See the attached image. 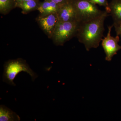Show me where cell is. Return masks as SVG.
I'll list each match as a JSON object with an SVG mask.
<instances>
[{"label": "cell", "instance_id": "6da1fadb", "mask_svg": "<svg viewBox=\"0 0 121 121\" xmlns=\"http://www.w3.org/2000/svg\"><path fill=\"white\" fill-rule=\"evenodd\" d=\"M108 14L106 11H103L98 16L79 23L76 34L77 37L79 41L84 44L88 51L99 46L105 31L104 21Z\"/></svg>", "mask_w": 121, "mask_h": 121}, {"label": "cell", "instance_id": "7a4b0ae2", "mask_svg": "<svg viewBox=\"0 0 121 121\" xmlns=\"http://www.w3.org/2000/svg\"><path fill=\"white\" fill-rule=\"evenodd\" d=\"M21 72H24L29 74L34 81L37 77V74L30 68L24 60L19 59L11 60L7 62L4 66L3 81L11 86H16L13 80L17 75Z\"/></svg>", "mask_w": 121, "mask_h": 121}, {"label": "cell", "instance_id": "3957f363", "mask_svg": "<svg viewBox=\"0 0 121 121\" xmlns=\"http://www.w3.org/2000/svg\"><path fill=\"white\" fill-rule=\"evenodd\" d=\"M79 23L76 20L58 21L52 35L55 42L58 45H63L75 34H77Z\"/></svg>", "mask_w": 121, "mask_h": 121}, {"label": "cell", "instance_id": "277c9868", "mask_svg": "<svg viewBox=\"0 0 121 121\" xmlns=\"http://www.w3.org/2000/svg\"><path fill=\"white\" fill-rule=\"evenodd\" d=\"M73 3L76 10L77 21L79 23L91 19L103 12L89 0H75Z\"/></svg>", "mask_w": 121, "mask_h": 121}, {"label": "cell", "instance_id": "5b68a950", "mask_svg": "<svg viewBox=\"0 0 121 121\" xmlns=\"http://www.w3.org/2000/svg\"><path fill=\"white\" fill-rule=\"evenodd\" d=\"M114 24L108 26V32L106 37L103 39L102 45L106 54V60L110 61L112 60L113 56L117 54V52L121 49V46L118 44L119 40V36L115 37L111 36V30Z\"/></svg>", "mask_w": 121, "mask_h": 121}, {"label": "cell", "instance_id": "8992f818", "mask_svg": "<svg viewBox=\"0 0 121 121\" xmlns=\"http://www.w3.org/2000/svg\"><path fill=\"white\" fill-rule=\"evenodd\" d=\"M57 15L60 22L77 21L76 10L73 2L67 1L62 4Z\"/></svg>", "mask_w": 121, "mask_h": 121}, {"label": "cell", "instance_id": "52a82bcc", "mask_svg": "<svg viewBox=\"0 0 121 121\" xmlns=\"http://www.w3.org/2000/svg\"><path fill=\"white\" fill-rule=\"evenodd\" d=\"M39 22L43 30L48 35H53L59 21L57 13H52L40 17Z\"/></svg>", "mask_w": 121, "mask_h": 121}, {"label": "cell", "instance_id": "ba28073f", "mask_svg": "<svg viewBox=\"0 0 121 121\" xmlns=\"http://www.w3.org/2000/svg\"><path fill=\"white\" fill-rule=\"evenodd\" d=\"M106 8L114 21V26L121 23V0H113Z\"/></svg>", "mask_w": 121, "mask_h": 121}, {"label": "cell", "instance_id": "9c48e42d", "mask_svg": "<svg viewBox=\"0 0 121 121\" xmlns=\"http://www.w3.org/2000/svg\"><path fill=\"white\" fill-rule=\"evenodd\" d=\"M62 4L45 0L38 6L37 9L42 15L45 16L52 13H57Z\"/></svg>", "mask_w": 121, "mask_h": 121}, {"label": "cell", "instance_id": "30bf717a", "mask_svg": "<svg viewBox=\"0 0 121 121\" xmlns=\"http://www.w3.org/2000/svg\"><path fill=\"white\" fill-rule=\"evenodd\" d=\"M19 116L4 105L0 106V121H19Z\"/></svg>", "mask_w": 121, "mask_h": 121}, {"label": "cell", "instance_id": "8fae6325", "mask_svg": "<svg viewBox=\"0 0 121 121\" xmlns=\"http://www.w3.org/2000/svg\"><path fill=\"white\" fill-rule=\"evenodd\" d=\"M37 1L35 0H29L24 2L17 3V6L22 9L24 12L31 11L37 7Z\"/></svg>", "mask_w": 121, "mask_h": 121}, {"label": "cell", "instance_id": "7c38bea8", "mask_svg": "<svg viewBox=\"0 0 121 121\" xmlns=\"http://www.w3.org/2000/svg\"><path fill=\"white\" fill-rule=\"evenodd\" d=\"M14 0H0V11L2 13L9 11L12 7Z\"/></svg>", "mask_w": 121, "mask_h": 121}, {"label": "cell", "instance_id": "4fadbf2b", "mask_svg": "<svg viewBox=\"0 0 121 121\" xmlns=\"http://www.w3.org/2000/svg\"><path fill=\"white\" fill-rule=\"evenodd\" d=\"M89 0L94 4H99L101 6L105 7V8L108 7L109 5L107 0Z\"/></svg>", "mask_w": 121, "mask_h": 121}, {"label": "cell", "instance_id": "5bb4252c", "mask_svg": "<svg viewBox=\"0 0 121 121\" xmlns=\"http://www.w3.org/2000/svg\"><path fill=\"white\" fill-rule=\"evenodd\" d=\"M115 30L117 33V35L119 36L121 35V23L114 25Z\"/></svg>", "mask_w": 121, "mask_h": 121}, {"label": "cell", "instance_id": "9a60e30c", "mask_svg": "<svg viewBox=\"0 0 121 121\" xmlns=\"http://www.w3.org/2000/svg\"><path fill=\"white\" fill-rule=\"evenodd\" d=\"M45 0L50 1L60 4H63L67 1V0Z\"/></svg>", "mask_w": 121, "mask_h": 121}, {"label": "cell", "instance_id": "2e32d148", "mask_svg": "<svg viewBox=\"0 0 121 121\" xmlns=\"http://www.w3.org/2000/svg\"><path fill=\"white\" fill-rule=\"evenodd\" d=\"M17 0V3H19V2H24V1H27L29 0Z\"/></svg>", "mask_w": 121, "mask_h": 121}, {"label": "cell", "instance_id": "e0dca14e", "mask_svg": "<svg viewBox=\"0 0 121 121\" xmlns=\"http://www.w3.org/2000/svg\"><path fill=\"white\" fill-rule=\"evenodd\" d=\"M119 36H121V35H119Z\"/></svg>", "mask_w": 121, "mask_h": 121}]
</instances>
